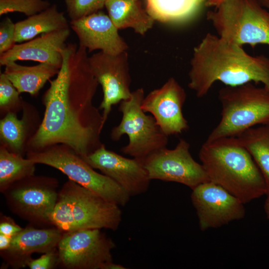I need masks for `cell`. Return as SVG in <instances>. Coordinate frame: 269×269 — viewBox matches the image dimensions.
<instances>
[{
	"label": "cell",
	"instance_id": "32",
	"mask_svg": "<svg viewBox=\"0 0 269 269\" xmlns=\"http://www.w3.org/2000/svg\"><path fill=\"white\" fill-rule=\"evenodd\" d=\"M12 238L0 233V251H4L9 248Z\"/></svg>",
	"mask_w": 269,
	"mask_h": 269
},
{
	"label": "cell",
	"instance_id": "14",
	"mask_svg": "<svg viewBox=\"0 0 269 269\" xmlns=\"http://www.w3.org/2000/svg\"><path fill=\"white\" fill-rule=\"evenodd\" d=\"M120 185L131 197L147 190L150 179L142 160L128 158L107 149L103 144L83 158Z\"/></svg>",
	"mask_w": 269,
	"mask_h": 269
},
{
	"label": "cell",
	"instance_id": "25",
	"mask_svg": "<svg viewBox=\"0 0 269 269\" xmlns=\"http://www.w3.org/2000/svg\"><path fill=\"white\" fill-rule=\"evenodd\" d=\"M24 156L0 146V191L12 183L34 175L35 164Z\"/></svg>",
	"mask_w": 269,
	"mask_h": 269
},
{
	"label": "cell",
	"instance_id": "26",
	"mask_svg": "<svg viewBox=\"0 0 269 269\" xmlns=\"http://www.w3.org/2000/svg\"><path fill=\"white\" fill-rule=\"evenodd\" d=\"M20 94L4 72L0 73V111L2 117L9 112L22 111L24 101Z\"/></svg>",
	"mask_w": 269,
	"mask_h": 269
},
{
	"label": "cell",
	"instance_id": "29",
	"mask_svg": "<svg viewBox=\"0 0 269 269\" xmlns=\"http://www.w3.org/2000/svg\"><path fill=\"white\" fill-rule=\"evenodd\" d=\"M15 43V23L6 17L0 25V54L10 50Z\"/></svg>",
	"mask_w": 269,
	"mask_h": 269
},
{
	"label": "cell",
	"instance_id": "8",
	"mask_svg": "<svg viewBox=\"0 0 269 269\" xmlns=\"http://www.w3.org/2000/svg\"><path fill=\"white\" fill-rule=\"evenodd\" d=\"M144 97V90L140 88L132 91L128 99L120 103L119 111L122 113V119L119 124L112 129L110 134L114 141L127 135L129 142L121 151L142 160L166 147L168 143V136L161 130L153 117L146 115L142 109Z\"/></svg>",
	"mask_w": 269,
	"mask_h": 269
},
{
	"label": "cell",
	"instance_id": "2",
	"mask_svg": "<svg viewBox=\"0 0 269 269\" xmlns=\"http://www.w3.org/2000/svg\"><path fill=\"white\" fill-rule=\"evenodd\" d=\"M188 76V87L198 98L217 81L226 86L262 83L269 89V58L252 56L242 46L208 33L193 49Z\"/></svg>",
	"mask_w": 269,
	"mask_h": 269
},
{
	"label": "cell",
	"instance_id": "13",
	"mask_svg": "<svg viewBox=\"0 0 269 269\" xmlns=\"http://www.w3.org/2000/svg\"><path fill=\"white\" fill-rule=\"evenodd\" d=\"M192 203L202 231L244 218V203L220 185L208 181L192 189Z\"/></svg>",
	"mask_w": 269,
	"mask_h": 269
},
{
	"label": "cell",
	"instance_id": "15",
	"mask_svg": "<svg viewBox=\"0 0 269 269\" xmlns=\"http://www.w3.org/2000/svg\"><path fill=\"white\" fill-rule=\"evenodd\" d=\"M186 94L183 88L171 77L160 88L144 97L141 108L154 118L162 132L167 136L186 131L188 123L182 113Z\"/></svg>",
	"mask_w": 269,
	"mask_h": 269
},
{
	"label": "cell",
	"instance_id": "19",
	"mask_svg": "<svg viewBox=\"0 0 269 269\" xmlns=\"http://www.w3.org/2000/svg\"><path fill=\"white\" fill-rule=\"evenodd\" d=\"M22 116L9 112L0 121V146L9 151L24 156L27 143L38 130L41 120L38 111L31 104L24 102Z\"/></svg>",
	"mask_w": 269,
	"mask_h": 269
},
{
	"label": "cell",
	"instance_id": "9",
	"mask_svg": "<svg viewBox=\"0 0 269 269\" xmlns=\"http://www.w3.org/2000/svg\"><path fill=\"white\" fill-rule=\"evenodd\" d=\"M58 186L56 178L34 174L12 183L2 193L13 213L33 226H49Z\"/></svg>",
	"mask_w": 269,
	"mask_h": 269
},
{
	"label": "cell",
	"instance_id": "30",
	"mask_svg": "<svg viewBox=\"0 0 269 269\" xmlns=\"http://www.w3.org/2000/svg\"><path fill=\"white\" fill-rule=\"evenodd\" d=\"M57 248L43 254L39 258L30 260L27 264L30 269H51L57 266Z\"/></svg>",
	"mask_w": 269,
	"mask_h": 269
},
{
	"label": "cell",
	"instance_id": "1",
	"mask_svg": "<svg viewBox=\"0 0 269 269\" xmlns=\"http://www.w3.org/2000/svg\"><path fill=\"white\" fill-rule=\"evenodd\" d=\"M61 53V66L42 97L43 117L27 143L26 153L64 144L84 158L103 144L100 134L105 123L93 104L99 84L85 47L68 44Z\"/></svg>",
	"mask_w": 269,
	"mask_h": 269
},
{
	"label": "cell",
	"instance_id": "16",
	"mask_svg": "<svg viewBox=\"0 0 269 269\" xmlns=\"http://www.w3.org/2000/svg\"><path fill=\"white\" fill-rule=\"evenodd\" d=\"M70 24L79 39V44L89 52L99 50L110 54H117L128 48L109 15L100 10L71 20Z\"/></svg>",
	"mask_w": 269,
	"mask_h": 269
},
{
	"label": "cell",
	"instance_id": "4",
	"mask_svg": "<svg viewBox=\"0 0 269 269\" xmlns=\"http://www.w3.org/2000/svg\"><path fill=\"white\" fill-rule=\"evenodd\" d=\"M49 221L63 233L91 229L116 231L122 211L118 205L69 179L59 190Z\"/></svg>",
	"mask_w": 269,
	"mask_h": 269
},
{
	"label": "cell",
	"instance_id": "36",
	"mask_svg": "<svg viewBox=\"0 0 269 269\" xmlns=\"http://www.w3.org/2000/svg\"><path fill=\"white\" fill-rule=\"evenodd\" d=\"M260 3L269 11V0H259Z\"/></svg>",
	"mask_w": 269,
	"mask_h": 269
},
{
	"label": "cell",
	"instance_id": "21",
	"mask_svg": "<svg viewBox=\"0 0 269 269\" xmlns=\"http://www.w3.org/2000/svg\"><path fill=\"white\" fill-rule=\"evenodd\" d=\"M4 73L20 93H27L32 96L39 92L50 79L57 75L60 68L47 63L27 66L15 61L5 66Z\"/></svg>",
	"mask_w": 269,
	"mask_h": 269
},
{
	"label": "cell",
	"instance_id": "7",
	"mask_svg": "<svg viewBox=\"0 0 269 269\" xmlns=\"http://www.w3.org/2000/svg\"><path fill=\"white\" fill-rule=\"evenodd\" d=\"M27 158L35 163L54 167L70 179L119 206H125L130 196L110 177L100 174L71 147L56 144L28 152Z\"/></svg>",
	"mask_w": 269,
	"mask_h": 269
},
{
	"label": "cell",
	"instance_id": "17",
	"mask_svg": "<svg viewBox=\"0 0 269 269\" xmlns=\"http://www.w3.org/2000/svg\"><path fill=\"white\" fill-rule=\"evenodd\" d=\"M29 225L12 238L9 248L0 251L8 266L13 269L27 267L34 253L44 254L57 248L63 233L57 228L36 229Z\"/></svg>",
	"mask_w": 269,
	"mask_h": 269
},
{
	"label": "cell",
	"instance_id": "22",
	"mask_svg": "<svg viewBox=\"0 0 269 269\" xmlns=\"http://www.w3.org/2000/svg\"><path fill=\"white\" fill-rule=\"evenodd\" d=\"M69 28L67 18L55 4L15 23V42H23L37 35Z\"/></svg>",
	"mask_w": 269,
	"mask_h": 269
},
{
	"label": "cell",
	"instance_id": "5",
	"mask_svg": "<svg viewBox=\"0 0 269 269\" xmlns=\"http://www.w3.org/2000/svg\"><path fill=\"white\" fill-rule=\"evenodd\" d=\"M221 120L206 140L236 137L258 125L269 124V89L249 82L226 86L218 93Z\"/></svg>",
	"mask_w": 269,
	"mask_h": 269
},
{
	"label": "cell",
	"instance_id": "12",
	"mask_svg": "<svg viewBox=\"0 0 269 269\" xmlns=\"http://www.w3.org/2000/svg\"><path fill=\"white\" fill-rule=\"evenodd\" d=\"M91 70L102 88L103 98L99 107L105 124L112 107L128 99L131 78L127 51L117 54L99 51L88 58Z\"/></svg>",
	"mask_w": 269,
	"mask_h": 269
},
{
	"label": "cell",
	"instance_id": "23",
	"mask_svg": "<svg viewBox=\"0 0 269 269\" xmlns=\"http://www.w3.org/2000/svg\"><path fill=\"white\" fill-rule=\"evenodd\" d=\"M206 0H146V9L155 20L179 22L193 16Z\"/></svg>",
	"mask_w": 269,
	"mask_h": 269
},
{
	"label": "cell",
	"instance_id": "11",
	"mask_svg": "<svg viewBox=\"0 0 269 269\" xmlns=\"http://www.w3.org/2000/svg\"><path fill=\"white\" fill-rule=\"evenodd\" d=\"M189 148V143L180 138L174 148L166 147L145 158L142 161L150 179L177 182L191 189L210 181L202 164L193 159Z\"/></svg>",
	"mask_w": 269,
	"mask_h": 269
},
{
	"label": "cell",
	"instance_id": "18",
	"mask_svg": "<svg viewBox=\"0 0 269 269\" xmlns=\"http://www.w3.org/2000/svg\"><path fill=\"white\" fill-rule=\"evenodd\" d=\"M70 34L69 28L42 34L40 36L18 44L0 54V64L18 60H31L47 63L60 68L62 57L61 51Z\"/></svg>",
	"mask_w": 269,
	"mask_h": 269
},
{
	"label": "cell",
	"instance_id": "31",
	"mask_svg": "<svg viewBox=\"0 0 269 269\" xmlns=\"http://www.w3.org/2000/svg\"><path fill=\"white\" fill-rule=\"evenodd\" d=\"M0 233L13 237L23 228L17 225L10 217L0 214Z\"/></svg>",
	"mask_w": 269,
	"mask_h": 269
},
{
	"label": "cell",
	"instance_id": "35",
	"mask_svg": "<svg viewBox=\"0 0 269 269\" xmlns=\"http://www.w3.org/2000/svg\"><path fill=\"white\" fill-rule=\"evenodd\" d=\"M266 195H267V197L265 203L264 208L267 217L269 220V192Z\"/></svg>",
	"mask_w": 269,
	"mask_h": 269
},
{
	"label": "cell",
	"instance_id": "27",
	"mask_svg": "<svg viewBox=\"0 0 269 269\" xmlns=\"http://www.w3.org/2000/svg\"><path fill=\"white\" fill-rule=\"evenodd\" d=\"M51 6L46 0H0V15L9 12H21L30 16Z\"/></svg>",
	"mask_w": 269,
	"mask_h": 269
},
{
	"label": "cell",
	"instance_id": "3",
	"mask_svg": "<svg viewBox=\"0 0 269 269\" xmlns=\"http://www.w3.org/2000/svg\"><path fill=\"white\" fill-rule=\"evenodd\" d=\"M199 157L209 180L244 204L267 194L261 171L236 137L206 140L199 150Z\"/></svg>",
	"mask_w": 269,
	"mask_h": 269
},
{
	"label": "cell",
	"instance_id": "6",
	"mask_svg": "<svg viewBox=\"0 0 269 269\" xmlns=\"http://www.w3.org/2000/svg\"><path fill=\"white\" fill-rule=\"evenodd\" d=\"M206 18L226 41L253 48L269 45V11L259 0H225Z\"/></svg>",
	"mask_w": 269,
	"mask_h": 269
},
{
	"label": "cell",
	"instance_id": "24",
	"mask_svg": "<svg viewBox=\"0 0 269 269\" xmlns=\"http://www.w3.org/2000/svg\"><path fill=\"white\" fill-rule=\"evenodd\" d=\"M236 137L248 150L261 171L269 192V124L251 128Z\"/></svg>",
	"mask_w": 269,
	"mask_h": 269
},
{
	"label": "cell",
	"instance_id": "28",
	"mask_svg": "<svg viewBox=\"0 0 269 269\" xmlns=\"http://www.w3.org/2000/svg\"><path fill=\"white\" fill-rule=\"evenodd\" d=\"M71 20L80 19L105 6L106 0H64Z\"/></svg>",
	"mask_w": 269,
	"mask_h": 269
},
{
	"label": "cell",
	"instance_id": "34",
	"mask_svg": "<svg viewBox=\"0 0 269 269\" xmlns=\"http://www.w3.org/2000/svg\"><path fill=\"white\" fill-rule=\"evenodd\" d=\"M225 0H206L205 5L207 7H216L223 3Z\"/></svg>",
	"mask_w": 269,
	"mask_h": 269
},
{
	"label": "cell",
	"instance_id": "10",
	"mask_svg": "<svg viewBox=\"0 0 269 269\" xmlns=\"http://www.w3.org/2000/svg\"><path fill=\"white\" fill-rule=\"evenodd\" d=\"M113 241L100 229L63 233L57 245V266L68 269H103L112 262Z\"/></svg>",
	"mask_w": 269,
	"mask_h": 269
},
{
	"label": "cell",
	"instance_id": "33",
	"mask_svg": "<svg viewBox=\"0 0 269 269\" xmlns=\"http://www.w3.org/2000/svg\"><path fill=\"white\" fill-rule=\"evenodd\" d=\"M127 268L120 265L114 263L113 262H110L106 264L103 268V269H126Z\"/></svg>",
	"mask_w": 269,
	"mask_h": 269
},
{
	"label": "cell",
	"instance_id": "20",
	"mask_svg": "<svg viewBox=\"0 0 269 269\" xmlns=\"http://www.w3.org/2000/svg\"><path fill=\"white\" fill-rule=\"evenodd\" d=\"M108 15L118 29L131 28L144 35L153 26L155 20L139 0H106Z\"/></svg>",
	"mask_w": 269,
	"mask_h": 269
}]
</instances>
